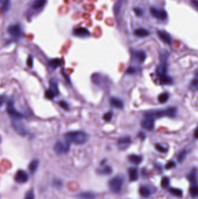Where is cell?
Instances as JSON below:
<instances>
[{
  "instance_id": "cell-1",
  "label": "cell",
  "mask_w": 198,
  "mask_h": 199,
  "mask_svg": "<svg viewBox=\"0 0 198 199\" xmlns=\"http://www.w3.org/2000/svg\"><path fill=\"white\" fill-rule=\"evenodd\" d=\"M66 141L70 143L82 145L85 143L88 140V135L83 131L77 130L69 132L65 135Z\"/></svg>"
},
{
  "instance_id": "cell-2",
  "label": "cell",
  "mask_w": 198,
  "mask_h": 199,
  "mask_svg": "<svg viewBox=\"0 0 198 199\" xmlns=\"http://www.w3.org/2000/svg\"><path fill=\"white\" fill-rule=\"evenodd\" d=\"M177 108L174 107H169L165 110H157V111H150L147 112L145 114V118H151L154 120L155 118H162L163 117H167L173 118L177 114Z\"/></svg>"
},
{
  "instance_id": "cell-3",
  "label": "cell",
  "mask_w": 198,
  "mask_h": 199,
  "mask_svg": "<svg viewBox=\"0 0 198 199\" xmlns=\"http://www.w3.org/2000/svg\"><path fill=\"white\" fill-rule=\"evenodd\" d=\"M123 183L124 181L123 178L119 176H117L110 180L109 186L112 191L116 193H118L122 191Z\"/></svg>"
},
{
  "instance_id": "cell-4",
  "label": "cell",
  "mask_w": 198,
  "mask_h": 199,
  "mask_svg": "<svg viewBox=\"0 0 198 199\" xmlns=\"http://www.w3.org/2000/svg\"><path fill=\"white\" fill-rule=\"evenodd\" d=\"M51 88L46 90L45 92V96L48 100H53L57 95L58 92V83L57 80L52 79L50 82Z\"/></svg>"
},
{
  "instance_id": "cell-5",
  "label": "cell",
  "mask_w": 198,
  "mask_h": 199,
  "mask_svg": "<svg viewBox=\"0 0 198 199\" xmlns=\"http://www.w3.org/2000/svg\"><path fill=\"white\" fill-rule=\"evenodd\" d=\"M7 111L8 112L9 115L13 119L15 120H19L23 118V115L18 111L17 109L15 108L14 102L9 101L7 107Z\"/></svg>"
},
{
  "instance_id": "cell-6",
  "label": "cell",
  "mask_w": 198,
  "mask_h": 199,
  "mask_svg": "<svg viewBox=\"0 0 198 199\" xmlns=\"http://www.w3.org/2000/svg\"><path fill=\"white\" fill-rule=\"evenodd\" d=\"M70 143L67 141H58L54 146V150L58 154H63L68 152L70 150Z\"/></svg>"
},
{
  "instance_id": "cell-7",
  "label": "cell",
  "mask_w": 198,
  "mask_h": 199,
  "mask_svg": "<svg viewBox=\"0 0 198 199\" xmlns=\"http://www.w3.org/2000/svg\"><path fill=\"white\" fill-rule=\"evenodd\" d=\"M150 11L152 16L160 21H165L167 17V14L166 11L162 9L152 7L150 8Z\"/></svg>"
},
{
  "instance_id": "cell-8",
  "label": "cell",
  "mask_w": 198,
  "mask_h": 199,
  "mask_svg": "<svg viewBox=\"0 0 198 199\" xmlns=\"http://www.w3.org/2000/svg\"><path fill=\"white\" fill-rule=\"evenodd\" d=\"M132 58L138 63H143L147 58L146 53L142 50H135L132 53Z\"/></svg>"
},
{
  "instance_id": "cell-9",
  "label": "cell",
  "mask_w": 198,
  "mask_h": 199,
  "mask_svg": "<svg viewBox=\"0 0 198 199\" xmlns=\"http://www.w3.org/2000/svg\"><path fill=\"white\" fill-rule=\"evenodd\" d=\"M15 180L17 183H26L29 180V175L25 171L19 170L15 175Z\"/></svg>"
},
{
  "instance_id": "cell-10",
  "label": "cell",
  "mask_w": 198,
  "mask_h": 199,
  "mask_svg": "<svg viewBox=\"0 0 198 199\" xmlns=\"http://www.w3.org/2000/svg\"><path fill=\"white\" fill-rule=\"evenodd\" d=\"M9 33L14 38L19 39L22 36V29L20 27L17 25H12L9 26L8 28Z\"/></svg>"
},
{
  "instance_id": "cell-11",
  "label": "cell",
  "mask_w": 198,
  "mask_h": 199,
  "mask_svg": "<svg viewBox=\"0 0 198 199\" xmlns=\"http://www.w3.org/2000/svg\"><path fill=\"white\" fill-rule=\"evenodd\" d=\"M141 125L142 127L147 130L150 131L152 130L155 127L154 120L151 118H145L144 120L141 121Z\"/></svg>"
},
{
  "instance_id": "cell-12",
  "label": "cell",
  "mask_w": 198,
  "mask_h": 199,
  "mask_svg": "<svg viewBox=\"0 0 198 199\" xmlns=\"http://www.w3.org/2000/svg\"><path fill=\"white\" fill-rule=\"evenodd\" d=\"M131 143V139L129 136L120 137L117 142V144L121 149H125Z\"/></svg>"
},
{
  "instance_id": "cell-13",
  "label": "cell",
  "mask_w": 198,
  "mask_h": 199,
  "mask_svg": "<svg viewBox=\"0 0 198 199\" xmlns=\"http://www.w3.org/2000/svg\"><path fill=\"white\" fill-rule=\"evenodd\" d=\"M157 35L159 39L163 43L167 44H170L172 41V37L165 30H159L157 32Z\"/></svg>"
},
{
  "instance_id": "cell-14",
  "label": "cell",
  "mask_w": 198,
  "mask_h": 199,
  "mask_svg": "<svg viewBox=\"0 0 198 199\" xmlns=\"http://www.w3.org/2000/svg\"><path fill=\"white\" fill-rule=\"evenodd\" d=\"M74 34L76 36L81 37H85L90 36V33L89 30L85 27H78L74 30Z\"/></svg>"
},
{
  "instance_id": "cell-15",
  "label": "cell",
  "mask_w": 198,
  "mask_h": 199,
  "mask_svg": "<svg viewBox=\"0 0 198 199\" xmlns=\"http://www.w3.org/2000/svg\"><path fill=\"white\" fill-rule=\"evenodd\" d=\"M110 102L111 105H112L113 107L116 108L117 109H123L124 107L123 102L118 98L116 97L111 98Z\"/></svg>"
},
{
  "instance_id": "cell-16",
  "label": "cell",
  "mask_w": 198,
  "mask_h": 199,
  "mask_svg": "<svg viewBox=\"0 0 198 199\" xmlns=\"http://www.w3.org/2000/svg\"><path fill=\"white\" fill-rule=\"evenodd\" d=\"M188 179L190 182L193 184H195L198 180V171L196 168H193L190 171L189 174L188 175Z\"/></svg>"
},
{
  "instance_id": "cell-17",
  "label": "cell",
  "mask_w": 198,
  "mask_h": 199,
  "mask_svg": "<svg viewBox=\"0 0 198 199\" xmlns=\"http://www.w3.org/2000/svg\"><path fill=\"white\" fill-rule=\"evenodd\" d=\"M128 175L131 181H136L138 179V169L135 168H131L128 169Z\"/></svg>"
},
{
  "instance_id": "cell-18",
  "label": "cell",
  "mask_w": 198,
  "mask_h": 199,
  "mask_svg": "<svg viewBox=\"0 0 198 199\" xmlns=\"http://www.w3.org/2000/svg\"><path fill=\"white\" fill-rule=\"evenodd\" d=\"M128 159L131 163L135 165H138L142 161V157L140 156L135 154H131L129 156Z\"/></svg>"
},
{
  "instance_id": "cell-19",
  "label": "cell",
  "mask_w": 198,
  "mask_h": 199,
  "mask_svg": "<svg viewBox=\"0 0 198 199\" xmlns=\"http://www.w3.org/2000/svg\"><path fill=\"white\" fill-rule=\"evenodd\" d=\"M134 33L136 36L140 37H147V36H148L149 34H150V33L148 30L143 29V28L137 29L135 30Z\"/></svg>"
},
{
  "instance_id": "cell-20",
  "label": "cell",
  "mask_w": 198,
  "mask_h": 199,
  "mask_svg": "<svg viewBox=\"0 0 198 199\" xmlns=\"http://www.w3.org/2000/svg\"><path fill=\"white\" fill-rule=\"evenodd\" d=\"M39 165V161L38 159H35L32 160L29 165V169L31 174H34L37 169H38Z\"/></svg>"
},
{
  "instance_id": "cell-21",
  "label": "cell",
  "mask_w": 198,
  "mask_h": 199,
  "mask_svg": "<svg viewBox=\"0 0 198 199\" xmlns=\"http://www.w3.org/2000/svg\"><path fill=\"white\" fill-rule=\"evenodd\" d=\"M159 80H160V82L162 84V85H169L172 84L173 83V79L171 77L169 76L166 75H161V76H159Z\"/></svg>"
},
{
  "instance_id": "cell-22",
  "label": "cell",
  "mask_w": 198,
  "mask_h": 199,
  "mask_svg": "<svg viewBox=\"0 0 198 199\" xmlns=\"http://www.w3.org/2000/svg\"><path fill=\"white\" fill-rule=\"evenodd\" d=\"M141 196L144 198L148 197L150 195V190L146 186H141L139 190Z\"/></svg>"
},
{
  "instance_id": "cell-23",
  "label": "cell",
  "mask_w": 198,
  "mask_h": 199,
  "mask_svg": "<svg viewBox=\"0 0 198 199\" xmlns=\"http://www.w3.org/2000/svg\"><path fill=\"white\" fill-rule=\"evenodd\" d=\"M95 197V195L90 191L82 192L78 195L79 199H94Z\"/></svg>"
},
{
  "instance_id": "cell-24",
  "label": "cell",
  "mask_w": 198,
  "mask_h": 199,
  "mask_svg": "<svg viewBox=\"0 0 198 199\" xmlns=\"http://www.w3.org/2000/svg\"><path fill=\"white\" fill-rule=\"evenodd\" d=\"M98 173L101 175H110V174L112 173V169L108 165H105L99 169L98 170Z\"/></svg>"
},
{
  "instance_id": "cell-25",
  "label": "cell",
  "mask_w": 198,
  "mask_h": 199,
  "mask_svg": "<svg viewBox=\"0 0 198 199\" xmlns=\"http://www.w3.org/2000/svg\"><path fill=\"white\" fill-rule=\"evenodd\" d=\"M46 3V0H34L32 7L34 9H39L44 6Z\"/></svg>"
},
{
  "instance_id": "cell-26",
  "label": "cell",
  "mask_w": 198,
  "mask_h": 199,
  "mask_svg": "<svg viewBox=\"0 0 198 199\" xmlns=\"http://www.w3.org/2000/svg\"><path fill=\"white\" fill-rule=\"evenodd\" d=\"M169 98V95L167 93H161L158 97V101L160 103L164 104L166 103Z\"/></svg>"
},
{
  "instance_id": "cell-27",
  "label": "cell",
  "mask_w": 198,
  "mask_h": 199,
  "mask_svg": "<svg viewBox=\"0 0 198 199\" xmlns=\"http://www.w3.org/2000/svg\"><path fill=\"white\" fill-rule=\"evenodd\" d=\"M190 193L192 197H195L198 196V186L193 185L190 188Z\"/></svg>"
},
{
  "instance_id": "cell-28",
  "label": "cell",
  "mask_w": 198,
  "mask_h": 199,
  "mask_svg": "<svg viewBox=\"0 0 198 199\" xmlns=\"http://www.w3.org/2000/svg\"><path fill=\"white\" fill-rule=\"evenodd\" d=\"M60 63H61V61H60V59L54 58V59L50 60L49 64L52 68L56 69L57 68H58V66H59L60 65V64H61Z\"/></svg>"
},
{
  "instance_id": "cell-29",
  "label": "cell",
  "mask_w": 198,
  "mask_h": 199,
  "mask_svg": "<svg viewBox=\"0 0 198 199\" xmlns=\"http://www.w3.org/2000/svg\"><path fill=\"white\" fill-rule=\"evenodd\" d=\"M169 191L175 196L177 197H181L182 196L183 193L182 191L181 190L179 189H177V188H172L170 189H169Z\"/></svg>"
},
{
  "instance_id": "cell-30",
  "label": "cell",
  "mask_w": 198,
  "mask_h": 199,
  "mask_svg": "<svg viewBox=\"0 0 198 199\" xmlns=\"http://www.w3.org/2000/svg\"><path fill=\"white\" fill-rule=\"evenodd\" d=\"M187 151L185 150H182L178 155L177 156V159H178V161L180 163H182L185 159H186L187 157Z\"/></svg>"
},
{
  "instance_id": "cell-31",
  "label": "cell",
  "mask_w": 198,
  "mask_h": 199,
  "mask_svg": "<svg viewBox=\"0 0 198 199\" xmlns=\"http://www.w3.org/2000/svg\"><path fill=\"white\" fill-rule=\"evenodd\" d=\"M170 184V179L167 177H163L161 181V186L163 188H166Z\"/></svg>"
},
{
  "instance_id": "cell-32",
  "label": "cell",
  "mask_w": 198,
  "mask_h": 199,
  "mask_svg": "<svg viewBox=\"0 0 198 199\" xmlns=\"http://www.w3.org/2000/svg\"><path fill=\"white\" fill-rule=\"evenodd\" d=\"M10 7V0H4L2 2V10L7 11Z\"/></svg>"
},
{
  "instance_id": "cell-33",
  "label": "cell",
  "mask_w": 198,
  "mask_h": 199,
  "mask_svg": "<svg viewBox=\"0 0 198 199\" xmlns=\"http://www.w3.org/2000/svg\"><path fill=\"white\" fill-rule=\"evenodd\" d=\"M112 117H113V112L111 111L107 112L103 115V120L105 122H109L112 120Z\"/></svg>"
},
{
  "instance_id": "cell-34",
  "label": "cell",
  "mask_w": 198,
  "mask_h": 199,
  "mask_svg": "<svg viewBox=\"0 0 198 199\" xmlns=\"http://www.w3.org/2000/svg\"><path fill=\"white\" fill-rule=\"evenodd\" d=\"M58 105L60 107H61L62 109H63L64 110H66V111H67L69 110V104L68 103L66 102L65 101H63V100H61L58 103Z\"/></svg>"
},
{
  "instance_id": "cell-35",
  "label": "cell",
  "mask_w": 198,
  "mask_h": 199,
  "mask_svg": "<svg viewBox=\"0 0 198 199\" xmlns=\"http://www.w3.org/2000/svg\"><path fill=\"white\" fill-rule=\"evenodd\" d=\"M155 149L157 151H159L160 152H162V153H165L168 151V149L167 148L164 147L163 146H162L160 144H156L155 145Z\"/></svg>"
},
{
  "instance_id": "cell-36",
  "label": "cell",
  "mask_w": 198,
  "mask_h": 199,
  "mask_svg": "<svg viewBox=\"0 0 198 199\" xmlns=\"http://www.w3.org/2000/svg\"><path fill=\"white\" fill-rule=\"evenodd\" d=\"M25 199H35V196L33 190H31L27 193Z\"/></svg>"
},
{
  "instance_id": "cell-37",
  "label": "cell",
  "mask_w": 198,
  "mask_h": 199,
  "mask_svg": "<svg viewBox=\"0 0 198 199\" xmlns=\"http://www.w3.org/2000/svg\"><path fill=\"white\" fill-rule=\"evenodd\" d=\"M136 68L133 67V66H129L127 71H126V73L128 75H132V74H134L135 72H136Z\"/></svg>"
},
{
  "instance_id": "cell-38",
  "label": "cell",
  "mask_w": 198,
  "mask_h": 199,
  "mask_svg": "<svg viewBox=\"0 0 198 199\" xmlns=\"http://www.w3.org/2000/svg\"><path fill=\"white\" fill-rule=\"evenodd\" d=\"M175 163L174 162V161H169L168 162L166 165V169H172L173 168L175 167Z\"/></svg>"
},
{
  "instance_id": "cell-39",
  "label": "cell",
  "mask_w": 198,
  "mask_h": 199,
  "mask_svg": "<svg viewBox=\"0 0 198 199\" xmlns=\"http://www.w3.org/2000/svg\"><path fill=\"white\" fill-rule=\"evenodd\" d=\"M27 65L29 68H32L33 66V58L32 56H29L27 59Z\"/></svg>"
},
{
  "instance_id": "cell-40",
  "label": "cell",
  "mask_w": 198,
  "mask_h": 199,
  "mask_svg": "<svg viewBox=\"0 0 198 199\" xmlns=\"http://www.w3.org/2000/svg\"><path fill=\"white\" fill-rule=\"evenodd\" d=\"M134 11L135 14H136L137 16H141V15H142V14H143V11H142V10L141 8H134Z\"/></svg>"
},
{
  "instance_id": "cell-41",
  "label": "cell",
  "mask_w": 198,
  "mask_h": 199,
  "mask_svg": "<svg viewBox=\"0 0 198 199\" xmlns=\"http://www.w3.org/2000/svg\"><path fill=\"white\" fill-rule=\"evenodd\" d=\"M192 5L198 10V0H190Z\"/></svg>"
},
{
  "instance_id": "cell-42",
  "label": "cell",
  "mask_w": 198,
  "mask_h": 199,
  "mask_svg": "<svg viewBox=\"0 0 198 199\" xmlns=\"http://www.w3.org/2000/svg\"><path fill=\"white\" fill-rule=\"evenodd\" d=\"M192 85L193 87H198V78H195L194 79L192 80Z\"/></svg>"
},
{
  "instance_id": "cell-43",
  "label": "cell",
  "mask_w": 198,
  "mask_h": 199,
  "mask_svg": "<svg viewBox=\"0 0 198 199\" xmlns=\"http://www.w3.org/2000/svg\"><path fill=\"white\" fill-rule=\"evenodd\" d=\"M145 137H146V136H145V135L144 133H140L139 135H138V137L140 138L141 140L145 139Z\"/></svg>"
},
{
  "instance_id": "cell-44",
  "label": "cell",
  "mask_w": 198,
  "mask_h": 199,
  "mask_svg": "<svg viewBox=\"0 0 198 199\" xmlns=\"http://www.w3.org/2000/svg\"><path fill=\"white\" fill-rule=\"evenodd\" d=\"M194 137L195 139H198V127L195 130V131L194 132Z\"/></svg>"
},
{
  "instance_id": "cell-45",
  "label": "cell",
  "mask_w": 198,
  "mask_h": 199,
  "mask_svg": "<svg viewBox=\"0 0 198 199\" xmlns=\"http://www.w3.org/2000/svg\"><path fill=\"white\" fill-rule=\"evenodd\" d=\"M195 76H196V78L198 79V70H197L195 72Z\"/></svg>"
}]
</instances>
